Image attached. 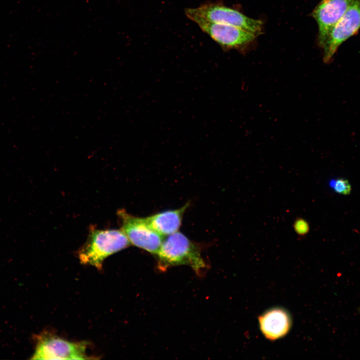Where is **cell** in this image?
Returning a JSON list of instances; mask_svg holds the SVG:
<instances>
[{"instance_id": "12", "label": "cell", "mask_w": 360, "mask_h": 360, "mask_svg": "<svg viewBox=\"0 0 360 360\" xmlns=\"http://www.w3.org/2000/svg\"><path fill=\"white\" fill-rule=\"evenodd\" d=\"M295 232L300 236L306 235L309 230V225L304 219H297L294 224Z\"/></svg>"}, {"instance_id": "2", "label": "cell", "mask_w": 360, "mask_h": 360, "mask_svg": "<svg viewBox=\"0 0 360 360\" xmlns=\"http://www.w3.org/2000/svg\"><path fill=\"white\" fill-rule=\"evenodd\" d=\"M130 244L122 229L92 228L86 242L78 252V258L81 263L100 270L107 257L128 248Z\"/></svg>"}, {"instance_id": "10", "label": "cell", "mask_w": 360, "mask_h": 360, "mask_svg": "<svg viewBox=\"0 0 360 360\" xmlns=\"http://www.w3.org/2000/svg\"><path fill=\"white\" fill-rule=\"evenodd\" d=\"M188 206V203L180 208L158 212L145 218L154 230L162 236H167L178 231Z\"/></svg>"}, {"instance_id": "5", "label": "cell", "mask_w": 360, "mask_h": 360, "mask_svg": "<svg viewBox=\"0 0 360 360\" xmlns=\"http://www.w3.org/2000/svg\"><path fill=\"white\" fill-rule=\"evenodd\" d=\"M360 30V0H355L331 30L322 47L324 61H330L339 47Z\"/></svg>"}, {"instance_id": "7", "label": "cell", "mask_w": 360, "mask_h": 360, "mask_svg": "<svg viewBox=\"0 0 360 360\" xmlns=\"http://www.w3.org/2000/svg\"><path fill=\"white\" fill-rule=\"evenodd\" d=\"M188 9L210 21L236 26L256 36L259 34L262 30L263 24L260 20L250 18L236 10L219 4H206Z\"/></svg>"}, {"instance_id": "9", "label": "cell", "mask_w": 360, "mask_h": 360, "mask_svg": "<svg viewBox=\"0 0 360 360\" xmlns=\"http://www.w3.org/2000/svg\"><path fill=\"white\" fill-rule=\"evenodd\" d=\"M260 328L269 340H276L289 332L292 320L288 313L282 308H273L262 314L258 318Z\"/></svg>"}, {"instance_id": "11", "label": "cell", "mask_w": 360, "mask_h": 360, "mask_svg": "<svg viewBox=\"0 0 360 360\" xmlns=\"http://www.w3.org/2000/svg\"><path fill=\"white\" fill-rule=\"evenodd\" d=\"M329 184L334 192L340 194L348 195L352 191V186L348 180L343 178L332 180Z\"/></svg>"}, {"instance_id": "4", "label": "cell", "mask_w": 360, "mask_h": 360, "mask_svg": "<svg viewBox=\"0 0 360 360\" xmlns=\"http://www.w3.org/2000/svg\"><path fill=\"white\" fill-rule=\"evenodd\" d=\"M186 16L212 39L225 48H239L252 42L256 36L245 30L222 24L214 22L190 12Z\"/></svg>"}, {"instance_id": "6", "label": "cell", "mask_w": 360, "mask_h": 360, "mask_svg": "<svg viewBox=\"0 0 360 360\" xmlns=\"http://www.w3.org/2000/svg\"><path fill=\"white\" fill-rule=\"evenodd\" d=\"M84 343L69 342L51 334L38 339L32 360H84L88 358Z\"/></svg>"}, {"instance_id": "3", "label": "cell", "mask_w": 360, "mask_h": 360, "mask_svg": "<svg viewBox=\"0 0 360 360\" xmlns=\"http://www.w3.org/2000/svg\"><path fill=\"white\" fill-rule=\"evenodd\" d=\"M118 216L121 220V229L130 244L156 255L160 247L164 236L152 228L145 218L134 216L124 210H119Z\"/></svg>"}, {"instance_id": "1", "label": "cell", "mask_w": 360, "mask_h": 360, "mask_svg": "<svg viewBox=\"0 0 360 360\" xmlns=\"http://www.w3.org/2000/svg\"><path fill=\"white\" fill-rule=\"evenodd\" d=\"M156 255L157 266L160 271L172 266L186 265L200 274L206 267L199 244L178 232L164 238Z\"/></svg>"}, {"instance_id": "8", "label": "cell", "mask_w": 360, "mask_h": 360, "mask_svg": "<svg viewBox=\"0 0 360 360\" xmlns=\"http://www.w3.org/2000/svg\"><path fill=\"white\" fill-rule=\"evenodd\" d=\"M355 0H322L312 13L318 29V44L322 48L335 24Z\"/></svg>"}]
</instances>
